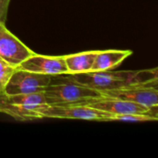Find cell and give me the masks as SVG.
<instances>
[{
    "mask_svg": "<svg viewBox=\"0 0 158 158\" xmlns=\"http://www.w3.org/2000/svg\"><path fill=\"white\" fill-rule=\"evenodd\" d=\"M102 95L121 99L144 106L148 108L158 106L157 85H141L101 93Z\"/></svg>",
    "mask_w": 158,
    "mask_h": 158,
    "instance_id": "9c48e42d",
    "label": "cell"
},
{
    "mask_svg": "<svg viewBox=\"0 0 158 158\" xmlns=\"http://www.w3.org/2000/svg\"><path fill=\"white\" fill-rule=\"evenodd\" d=\"M59 82H52L43 92L46 105H68L77 104L91 98L102 96L98 91L82 84L69 81L61 75L56 76Z\"/></svg>",
    "mask_w": 158,
    "mask_h": 158,
    "instance_id": "3957f363",
    "label": "cell"
},
{
    "mask_svg": "<svg viewBox=\"0 0 158 158\" xmlns=\"http://www.w3.org/2000/svg\"><path fill=\"white\" fill-rule=\"evenodd\" d=\"M97 51H85L76 54L65 55V62L69 74H78L92 71Z\"/></svg>",
    "mask_w": 158,
    "mask_h": 158,
    "instance_id": "8fae6325",
    "label": "cell"
},
{
    "mask_svg": "<svg viewBox=\"0 0 158 158\" xmlns=\"http://www.w3.org/2000/svg\"><path fill=\"white\" fill-rule=\"evenodd\" d=\"M80 105H84L91 106L93 108L112 114V115H119V114H131V113H142V114H150L156 118H158L157 106L153 108H148L144 106L135 104L129 101H124L121 99L109 97L102 95L96 98H91L88 100L81 101L77 103Z\"/></svg>",
    "mask_w": 158,
    "mask_h": 158,
    "instance_id": "8992f818",
    "label": "cell"
},
{
    "mask_svg": "<svg viewBox=\"0 0 158 158\" xmlns=\"http://www.w3.org/2000/svg\"><path fill=\"white\" fill-rule=\"evenodd\" d=\"M16 68L0 59V92H3Z\"/></svg>",
    "mask_w": 158,
    "mask_h": 158,
    "instance_id": "4fadbf2b",
    "label": "cell"
},
{
    "mask_svg": "<svg viewBox=\"0 0 158 158\" xmlns=\"http://www.w3.org/2000/svg\"><path fill=\"white\" fill-rule=\"evenodd\" d=\"M63 78L100 93L132 86L157 85V69L140 70H104L62 75Z\"/></svg>",
    "mask_w": 158,
    "mask_h": 158,
    "instance_id": "6da1fadb",
    "label": "cell"
},
{
    "mask_svg": "<svg viewBox=\"0 0 158 158\" xmlns=\"http://www.w3.org/2000/svg\"><path fill=\"white\" fill-rule=\"evenodd\" d=\"M158 118H156L150 114L142 113H131V114H119L112 115L110 121H123V122H148L157 121Z\"/></svg>",
    "mask_w": 158,
    "mask_h": 158,
    "instance_id": "7c38bea8",
    "label": "cell"
},
{
    "mask_svg": "<svg viewBox=\"0 0 158 158\" xmlns=\"http://www.w3.org/2000/svg\"><path fill=\"white\" fill-rule=\"evenodd\" d=\"M18 68L52 77L69 74L64 56H44L33 53Z\"/></svg>",
    "mask_w": 158,
    "mask_h": 158,
    "instance_id": "ba28073f",
    "label": "cell"
},
{
    "mask_svg": "<svg viewBox=\"0 0 158 158\" xmlns=\"http://www.w3.org/2000/svg\"><path fill=\"white\" fill-rule=\"evenodd\" d=\"M34 52L25 45L0 22V59L10 66L18 68Z\"/></svg>",
    "mask_w": 158,
    "mask_h": 158,
    "instance_id": "52a82bcc",
    "label": "cell"
},
{
    "mask_svg": "<svg viewBox=\"0 0 158 158\" xmlns=\"http://www.w3.org/2000/svg\"><path fill=\"white\" fill-rule=\"evenodd\" d=\"M41 118H67L94 121H110L112 114L80 104L44 105L37 110Z\"/></svg>",
    "mask_w": 158,
    "mask_h": 158,
    "instance_id": "277c9868",
    "label": "cell"
},
{
    "mask_svg": "<svg viewBox=\"0 0 158 158\" xmlns=\"http://www.w3.org/2000/svg\"><path fill=\"white\" fill-rule=\"evenodd\" d=\"M132 55L131 50H103L97 51L92 71L111 70L118 68L127 57Z\"/></svg>",
    "mask_w": 158,
    "mask_h": 158,
    "instance_id": "30bf717a",
    "label": "cell"
},
{
    "mask_svg": "<svg viewBox=\"0 0 158 158\" xmlns=\"http://www.w3.org/2000/svg\"><path fill=\"white\" fill-rule=\"evenodd\" d=\"M54 77L16 68L3 93L6 94H31L43 93Z\"/></svg>",
    "mask_w": 158,
    "mask_h": 158,
    "instance_id": "5b68a950",
    "label": "cell"
},
{
    "mask_svg": "<svg viewBox=\"0 0 158 158\" xmlns=\"http://www.w3.org/2000/svg\"><path fill=\"white\" fill-rule=\"evenodd\" d=\"M46 105L44 93L31 94H6L0 92V113L19 121L41 118L37 110Z\"/></svg>",
    "mask_w": 158,
    "mask_h": 158,
    "instance_id": "7a4b0ae2",
    "label": "cell"
},
{
    "mask_svg": "<svg viewBox=\"0 0 158 158\" xmlns=\"http://www.w3.org/2000/svg\"><path fill=\"white\" fill-rule=\"evenodd\" d=\"M11 0H0V22L6 23L8 6Z\"/></svg>",
    "mask_w": 158,
    "mask_h": 158,
    "instance_id": "5bb4252c",
    "label": "cell"
}]
</instances>
